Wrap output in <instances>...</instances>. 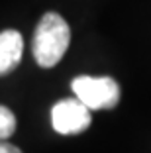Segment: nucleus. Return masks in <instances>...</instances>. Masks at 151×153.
Masks as SVG:
<instances>
[{
    "mask_svg": "<svg viewBox=\"0 0 151 153\" xmlns=\"http://www.w3.org/2000/svg\"><path fill=\"white\" fill-rule=\"evenodd\" d=\"M71 41V30L69 24L55 12H47L39 20L31 41V51L33 59L39 67H53L63 59V55L69 49Z\"/></svg>",
    "mask_w": 151,
    "mask_h": 153,
    "instance_id": "nucleus-1",
    "label": "nucleus"
},
{
    "mask_svg": "<svg viewBox=\"0 0 151 153\" xmlns=\"http://www.w3.org/2000/svg\"><path fill=\"white\" fill-rule=\"evenodd\" d=\"M75 96L90 110H110L120 102V86L112 76L80 75L73 81Z\"/></svg>",
    "mask_w": 151,
    "mask_h": 153,
    "instance_id": "nucleus-2",
    "label": "nucleus"
},
{
    "mask_svg": "<svg viewBox=\"0 0 151 153\" xmlns=\"http://www.w3.org/2000/svg\"><path fill=\"white\" fill-rule=\"evenodd\" d=\"M51 120L55 131L63 135H75L89 130L92 118H90V108L85 102H80L79 98H67L53 106Z\"/></svg>",
    "mask_w": 151,
    "mask_h": 153,
    "instance_id": "nucleus-3",
    "label": "nucleus"
},
{
    "mask_svg": "<svg viewBox=\"0 0 151 153\" xmlns=\"http://www.w3.org/2000/svg\"><path fill=\"white\" fill-rule=\"evenodd\" d=\"M24 39L16 30H4L0 33V76L14 71L22 61Z\"/></svg>",
    "mask_w": 151,
    "mask_h": 153,
    "instance_id": "nucleus-4",
    "label": "nucleus"
},
{
    "mask_svg": "<svg viewBox=\"0 0 151 153\" xmlns=\"http://www.w3.org/2000/svg\"><path fill=\"white\" fill-rule=\"evenodd\" d=\"M16 131V116L10 108L0 106V140H8Z\"/></svg>",
    "mask_w": 151,
    "mask_h": 153,
    "instance_id": "nucleus-5",
    "label": "nucleus"
},
{
    "mask_svg": "<svg viewBox=\"0 0 151 153\" xmlns=\"http://www.w3.org/2000/svg\"><path fill=\"white\" fill-rule=\"evenodd\" d=\"M0 153H22L16 145L8 143V141H2L0 140Z\"/></svg>",
    "mask_w": 151,
    "mask_h": 153,
    "instance_id": "nucleus-6",
    "label": "nucleus"
}]
</instances>
